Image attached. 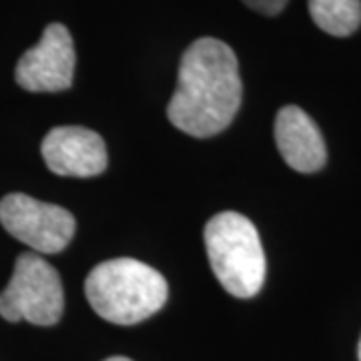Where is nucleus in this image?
I'll return each mask as SVG.
<instances>
[{
    "label": "nucleus",
    "instance_id": "nucleus-12",
    "mask_svg": "<svg viewBox=\"0 0 361 361\" xmlns=\"http://www.w3.org/2000/svg\"><path fill=\"white\" fill-rule=\"evenodd\" d=\"M357 355H360V361H361V339H360V349H357Z\"/></svg>",
    "mask_w": 361,
    "mask_h": 361
},
{
    "label": "nucleus",
    "instance_id": "nucleus-5",
    "mask_svg": "<svg viewBox=\"0 0 361 361\" xmlns=\"http://www.w3.org/2000/svg\"><path fill=\"white\" fill-rule=\"evenodd\" d=\"M0 223L14 239L44 255L61 253L77 229L65 207L42 203L25 193H11L0 201Z\"/></svg>",
    "mask_w": 361,
    "mask_h": 361
},
{
    "label": "nucleus",
    "instance_id": "nucleus-9",
    "mask_svg": "<svg viewBox=\"0 0 361 361\" xmlns=\"http://www.w3.org/2000/svg\"><path fill=\"white\" fill-rule=\"evenodd\" d=\"M313 23L331 37H349L361 26V0H307Z\"/></svg>",
    "mask_w": 361,
    "mask_h": 361
},
{
    "label": "nucleus",
    "instance_id": "nucleus-4",
    "mask_svg": "<svg viewBox=\"0 0 361 361\" xmlns=\"http://www.w3.org/2000/svg\"><path fill=\"white\" fill-rule=\"evenodd\" d=\"M65 311V289L59 271L37 253H23L13 277L0 293V315L6 322L56 325Z\"/></svg>",
    "mask_w": 361,
    "mask_h": 361
},
{
    "label": "nucleus",
    "instance_id": "nucleus-8",
    "mask_svg": "<svg viewBox=\"0 0 361 361\" xmlns=\"http://www.w3.org/2000/svg\"><path fill=\"white\" fill-rule=\"evenodd\" d=\"M275 142L285 163L299 173H317L327 161L322 130L295 104H287L275 116Z\"/></svg>",
    "mask_w": 361,
    "mask_h": 361
},
{
    "label": "nucleus",
    "instance_id": "nucleus-11",
    "mask_svg": "<svg viewBox=\"0 0 361 361\" xmlns=\"http://www.w3.org/2000/svg\"><path fill=\"white\" fill-rule=\"evenodd\" d=\"M104 361H133L129 360V357H123V355H115V357H109V360Z\"/></svg>",
    "mask_w": 361,
    "mask_h": 361
},
{
    "label": "nucleus",
    "instance_id": "nucleus-2",
    "mask_svg": "<svg viewBox=\"0 0 361 361\" xmlns=\"http://www.w3.org/2000/svg\"><path fill=\"white\" fill-rule=\"evenodd\" d=\"M90 307L109 323L135 325L167 303L169 285L151 265L130 257L109 259L85 281Z\"/></svg>",
    "mask_w": 361,
    "mask_h": 361
},
{
    "label": "nucleus",
    "instance_id": "nucleus-7",
    "mask_svg": "<svg viewBox=\"0 0 361 361\" xmlns=\"http://www.w3.org/2000/svg\"><path fill=\"white\" fill-rule=\"evenodd\" d=\"M47 167L61 177H97L106 163V147L103 137L87 127H56L40 147Z\"/></svg>",
    "mask_w": 361,
    "mask_h": 361
},
{
    "label": "nucleus",
    "instance_id": "nucleus-3",
    "mask_svg": "<svg viewBox=\"0 0 361 361\" xmlns=\"http://www.w3.org/2000/svg\"><path fill=\"white\" fill-rule=\"evenodd\" d=\"M209 265L223 289L233 297H255L265 283V251L251 219L223 211L205 225Z\"/></svg>",
    "mask_w": 361,
    "mask_h": 361
},
{
    "label": "nucleus",
    "instance_id": "nucleus-10",
    "mask_svg": "<svg viewBox=\"0 0 361 361\" xmlns=\"http://www.w3.org/2000/svg\"><path fill=\"white\" fill-rule=\"evenodd\" d=\"M247 6L255 13L265 14V16H275L283 11L289 0H243Z\"/></svg>",
    "mask_w": 361,
    "mask_h": 361
},
{
    "label": "nucleus",
    "instance_id": "nucleus-6",
    "mask_svg": "<svg viewBox=\"0 0 361 361\" xmlns=\"http://www.w3.org/2000/svg\"><path fill=\"white\" fill-rule=\"evenodd\" d=\"M75 63L77 54L68 28L52 23L44 28L39 44L20 56L14 77L30 92H61L73 85Z\"/></svg>",
    "mask_w": 361,
    "mask_h": 361
},
{
    "label": "nucleus",
    "instance_id": "nucleus-1",
    "mask_svg": "<svg viewBox=\"0 0 361 361\" xmlns=\"http://www.w3.org/2000/svg\"><path fill=\"white\" fill-rule=\"evenodd\" d=\"M243 99L239 61L229 44L197 39L183 52L177 89L167 106L169 121L183 133L207 139L233 123Z\"/></svg>",
    "mask_w": 361,
    "mask_h": 361
}]
</instances>
